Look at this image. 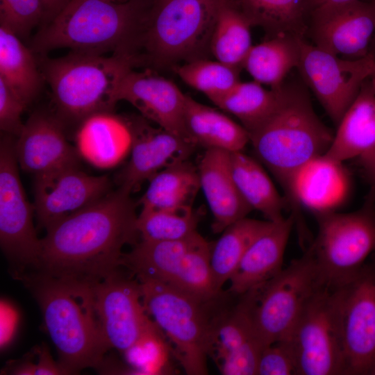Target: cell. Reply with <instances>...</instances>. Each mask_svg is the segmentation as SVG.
<instances>
[{
  "instance_id": "obj_1",
  "label": "cell",
  "mask_w": 375,
  "mask_h": 375,
  "mask_svg": "<svg viewBox=\"0 0 375 375\" xmlns=\"http://www.w3.org/2000/svg\"><path fill=\"white\" fill-rule=\"evenodd\" d=\"M130 196L110 191L49 227L32 272L95 283L119 268L123 248L140 236Z\"/></svg>"
},
{
  "instance_id": "obj_2",
  "label": "cell",
  "mask_w": 375,
  "mask_h": 375,
  "mask_svg": "<svg viewBox=\"0 0 375 375\" xmlns=\"http://www.w3.org/2000/svg\"><path fill=\"white\" fill-rule=\"evenodd\" d=\"M19 279L31 289L41 308L64 374L101 367L110 348L96 307L94 283L38 272Z\"/></svg>"
},
{
  "instance_id": "obj_3",
  "label": "cell",
  "mask_w": 375,
  "mask_h": 375,
  "mask_svg": "<svg viewBox=\"0 0 375 375\" xmlns=\"http://www.w3.org/2000/svg\"><path fill=\"white\" fill-rule=\"evenodd\" d=\"M333 135L315 112L301 78L285 79L279 87L274 110L249 133V143L256 159L283 188L286 200L294 174L310 160L325 154Z\"/></svg>"
},
{
  "instance_id": "obj_4",
  "label": "cell",
  "mask_w": 375,
  "mask_h": 375,
  "mask_svg": "<svg viewBox=\"0 0 375 375\" xmlns=\"http://www.w3.org/2000/svg\"><path fill=\"white\" fill-rule=\"evenodd\" d=\"M147 15L138 0H69L35 35L33 49L41 54L60 48L99 54L133 51Z\"/></svg>"
},
{
  "instance_id": "obj_5",
  "label": "cell",
  "mask_w": 375,
  "mask_h": 375,
  "mask_svg": "<svg viewBox=\"0 0 375 375\" xmlns=\"http://www.w3.org/2000/svg\"><path fill=\"white\" fill-rule=\"evenodd\" d=\"M135 61L134 53L128 51L110 56L71 51L58 58H44L42 76L51 90L58 117L62 122L81 123L94 113L112 111L120 82Z\"/></svg>"
},
{
  "instance_id": "obj_6",
  "label": "cell",
  "mask_w": 375,
  "mask_h": 375,
  "mask_svg": "<svg viewBox=\"0 0 375 375\" xmlns=\"http://www.w3.org/2000/svg\"><path fill=\"white\" fill-rule=\"evenodd\" d=\"M144 306L168 340L172 353L188 375L208 374L207 358L212 305L160 281L137 278Z\"/></svg>"
},
{
  "instance_id": "obj_7",
  "label": "cell",
  "mask_w": 375,
  "mask_h": 375,
  "mask_svg": "<svg viewBox=\"0 0 375 375\" xmlns=\"http://www.w3.org/2000/svg\"><path fill=\"white\" fill-rule=\"evenodd\" d=\"M222 0H158L146 16L140 42L158 65L201 58Z\"/></svg>"
},
{
  "instance_id": "obj_8",
  "label": "cell",
  "mask_w": 375,
  "mask_h": 375,
  "mask_svg": "<svg viewBox=\"0 0 375 375\" xmlns=\"http://www.w3.org/2000/svg\"><path fill=\"white\" fill-rule=\"evenodd\" d=\"M210 255L209 243L196 231L178 240H141L124 253L120 266L137 278L160 281L208 301L222 294L215 288Z\"/></svg>"
},
{
  "instance_id": "obj_9",
  "label": "cell",
  "mask_w": 375,
  "mask_h": 375,
  "mask_svg": "<svg viewBox=\"0 0 375 375\" xmlns=\"http://www.w3.org/2000/svg\"><path fill=\"white\" fill-rule=\"evenodd\" d=\"M318 232L308 246L320 276L331 287L349 281L375 252V190L363 206L350 212L315 215Z\"/></svg>"
},
{
  "instance_id": "obj_10",
  "label": "cell",
  "mask_w": 375,
  "mask_h": 375,
  "mask_svg": "<svg viewBox=\"0 0 375 375\" xmlns=\"http://www.w3.org/2000/svg\"><path fill=\"white\" fill-rule=\"evenodd\" d=\"M324 285L315 258L307 248L303 256L256 287L252 319L262 348L290 335L307 303Z\"/></svg>"
},
{
  "instance_id": "obj_11",
  "label": "cell",
  "mask_w": 375,
  "mask_h": 375,
  "mask_svg": "<svg viewBox=\"0 0 375 375\" xmlns=\"http://www.w3.org/2000/svg\"><path fill=\"white\" fill-rule=\"evenodd\" d=\"M287 339L297 375H344L337 287L324 285L314 294Z\"/></svg>"
},
{
  "instance_id": "obj_12",
  "label": "cell",
  "mask_w": 375,
  "mask_h": 375,
  "mask_svg": "<svg viewBox=\"0 0 375 375\" xmlns=\"http://www.w3.org/2000/svg\"><path fill=\"white\" fill-rule=\"evenodd\" d=\"M15 141L6 134L0 144V243L19 278L36 269L41 239L33 224L34 206L20 180Z\"/></svg>"
},
{
  "instance_id": "obj_13",
  "label": "cell",
  "mask_w": 375,
  "mask_h": 375,
  "mask_svg": "<svg viewBox=\"0 0 375 375\" xmlns=\"http://www.w3.org/2000/svg\"><path fill=\"white\" fill-rule=\"evenodd\" d=\"M337 291L344 375H375V260Z\"/></svg>"
},
{
  "instance_id": "obj_14",
  "label": "cell",
  "mask_w": 375,
  "mask_h": 375,
  "mask_svg": "<svg viewBox=\"0 0 375 375\" xmlns=\"http://www.w3.org/2000/svg\"><path fill=\"white\" fill-rule=\"evenodd\" d=\"M375 57L343 58L301 40L300 78L337 126L374 67Z\"/></svg>"
},
{
  "instance_id": "obj_15",
  "label": "cell",
  "mask_w": 375,
  "mask_h": 375,
  "mask_svg": "<svg viewBox=\"0 0 375 375\" xmlns=\"http://www.w3.org/2000/svg\"><path fill=\"white\" fill-rule=\"evenodd\" d=\"M120 267L95 282L94 292L105 340L124 353L157 325L144 306L139 281Z\"/></svg>"
},
{
  "instance_id": "obj_16",
  "label": "cell",
  "mask_w": 375,
  "mask_h": 375,
  "mask_svg": "<svg viewBox=\"0 0 375 375\" xmlns=\"http://www.w3.org/2000/svg\"><path fill=\"white\" fill-rule=\"evenodd\" d=\"M375 18L366 1L326 5L309 12L306 38L320 49L347 59L372 56Z\"/></svg>"
},
{
  "instance_id": "obj_17",
  "label": "cell",
  "mask_w": 375,
  "mask_h": 375,
  "mask_svg": "<svg viewBox=\"0 0 375 375\" xmlns=\"http://www.w3.org/2000/svg\"><path fill=\"white\" fill-rule=\"evenodd\" d=\"M232 308L214 312L208 354L224 375H253L263 349L254 331L255 288L239 295Z\"/></svg>"
},
{
  "instance_id": "obj_18",
  "label": "cell",
  "mask_w": 375,
  "mask_h": 375,
  "mask_svg": "<svg viewBox=\"0 0 375 375\" xmlns=\"http://www.w3.org/2000/svg\"><path fill=\"white\" fill-rule=\"evenodd\" d=\"M107 176H92L78 165L66 166L35 175L34 210L38 226L47 230L70 214L110 192Z\"/></svg>"
},
{
  "instance_id": "obj_19",
  "label": "cell",
  "mask_w": 375,
  "mask_h": 375,
  "mask_svg": "<svg viewBox=\"0 0 375 375\" xmlns=\"http://www.w3.org/2000/svg\"><path fill=\"white\" fill-rule=\"evenodd\" d=\"M131 134V157L118 176L119 188L131 194L145 181L176 162L188 160L197 146L142 117L126 119Z\"/></svg>"
},
{
  "instance_id": "obj_20",
  "label": "cell",
  "mask_w": 375,
  "mask_h": 375,
  "mask_svg": "<svg viewBox=\"0 0 375 375\" xmlns=\"http://www.w3.org/2000/svg\"><path fill=\"white\" fill-rule=\"evenodd\" d=\"M185 100L186 94L170 80L133 69L122 78L116 93L117 102L130 103L144 118L194 142L185 126Z\"/></svg>"
},
{
  "instance_id": "obj_21",
  "label": "cell",
  "mask_w": 375,
  "mask_h": 375,
  "mask_svg": "<svg viewBox=\"0 0 375 375\" xmlns=\"http://www.w3.org/2000/svg\"><path fill=\"white\" fill-rule=\"evenodd\" d=\"M350 190L349 173L343 162L324 154L310 160L294 174L286 201L299 226L300 206L314 215L336 211L348 199Z\"/></svg>"
},
{
  "instance_id": "obj_22",
  "label": "cell",
  "mask_w": 375,
  "mask_h": 375,
  "mask_svg": "<svg viewBox=\"0 0 375 375\" xmlns=\"http://www.w3.org/2000/svg\"><path fill=\"white\" fill-rule=\"evenodd\" d=\"M15 141L19 167L35 175L54 169L78 165L77 149L67 141L58 116L35 112Z\"/></svg>"
},
{
  "instance_id": "obj_23",
  "label": "cell",
  "mask_w": 375,
  "mask_h": 375,
  "mask_svg": "<svg viewBox=\"0 0 375 375\" xmlns=\"http://www.w3.org/2000/svg\"><path fill=\"white\" fill-rule=\"evenodd\" d=\"M295 224L292 214L269 222L251 243L228 282V291L241 295L274 277L282 269L285 248Z\"/></svg>"
},
{
  "instance_id": "obj_24",
  "label": "cell",
  "mask_w": 375,
  "mask_h": 375,
  "mask_svg": "<svg viewBox=\"0 0 375 375\" xmlns=\"http://www.w3.org/2000/svg\"><path fill=\"white\" fill-rule=\"evenodd\" d=\"M230 153L206 149L197 167L200 188L214 218L212 228L215 233H222L233 223L246 217L252 210L234 181Z\"/></svg>"
},
{
  "instance_id": "obj_25",
  "label": "cell",
  "mask_w": 375,
  "mask_h": 375,
  "mask_svg": "<svg viewBox=\"0 0 375 375\" xmlns=\"http://www.w3.org/2000/svg\"><path fill=\"white\" fill-rule=\"evenodd\" d=\"M76 142L80 156L97 167L109 168L130 149L131 134L125 118L112 111L100 112L80 123Z\"/></svg>"
},
{
  "instance_id": "obj_26",
  "label": "cell",
  "mask_w": 375,
  "mask_h": 375,
  "mask_svg": "<svg viewBox=\"0 0 375 375\" xmlns=\"http://www.w3.org/2000/svg\"><path fill=\"white\" fill-rule=\"evenodd\" d=\"M375 146V91L369 77L337 125L325 156L338 162L358 158Z\"/></svg>"
},
{
  "instance_id": "obj_27",
  "label": "cell",
  "mask_w": 375,
  "mask_h": 375,
  "mask_svg": "<svg viewBox=\"0 0 375 375\" xmlns=\"http://www.w3.org/2000/svg\"><path fill=\"white\" fill-rule=\"evenodd\" d=\"M186 129L192 141L206 149L243 151L249 143L248 131L227 115L186 95Z\"/></svg>"
},
{
  "instance_id": "obj_28",
  "label": "cell",
  "mask_w": 375,
  "mask_h": 375,
  "mask_svg": "<svg viewBox=\"0 0 375 375\" xmlns=\"http://www.w3.org/2000/svg\"><path fill=\"white\" fill-rule=\"evenodd\" d=\"M230 165L236 186L252 210L261 212L269 222L285 218L283 210L288 203L256 158L243 151L231 152Z\"/></svg>"
},
{
  "instance_id": "obj_29",
  "label": "cell",
  "mask_w": 375,
  "mask_h": 375,
  "mask_svg": "<svg viewBox=\"0 0 375 375\" xmlns=\"http://www.w3.org/2000/svg\"><path fill=\"white\" fill-rule=\"evenodd\" d=\"M302 38L292 35H281L267 38L252 46L242 67L260 84L278 88L294 68L301 58Z\"/></svg>"
},
{
  "instance_id": "obj_30",
  "label": "cell",
  "mask_w": 375,
  "mask_h": 375,
  "mask_svg": "<svg viewBox=\"0 0 375 375\" xmlns=\"http://www.w3.org/2000/svg\"><path fill=\"white\" fill-rule=\"evenodd\" d=\"M42 76L31 51L0 26V79L27 106L41 89Z\"/></svg>"
},
{
  "instance_id": "obj_31",
  "label": "cell",
  "mask_w": 375,
  "mask_h": 375,
  "mask_svg": "<svg viewBox=\"0 0 375 375\" xmlns=\"http://www.w3.org/2000/svg\"><path fill=\"white\" fill-rule=\"evenodd\" d=\"M140 199L142 208L192 206L200 188L197 167L188 160L176 162L155 174Z\"/></svg>"
},
{
  "instance_id": "obj_32",
  "label": "cell",
  "mask_w": 375,
  "mask_h": 375,
  "mask_svg": "<svg viewBox=\"0 0 375 375\" xmlns=\"http://www.w3.org/2000/svg\"><path fill=\"white\" fill-rule=\"evenodd\" d=\"M231 1L251 26L261 27L268 38L281 35L306 38L308 13L304 0Z\"/></svg>"
},
{
  "instance_id": "obj_33",
  "label": "cell",
  "mask_w": 375,
  "mask_h": 375,
  "mask_svg": "<svg viewBox=\"0 0 375 375\" xmlns=\"http://www.w3.org/2000/svg\"><path fill=\"white\" fill-rule=\"evenodd\" d=\"M251 24L231 0H222L210 50L215 59L240 69L252 47Z\"/></svg>"
},
{
  "instance_id": "obj_34",
  "label": "cell",
  "mask_w": 375,
  "mask_h": 375,
  "mask_svg": "<svg viewBox=\"0 0 375 375\" xmlns=\"http://www.w3.org/2000/svg\"><path fill=\"white\" fill-rule=\"evenodd\" d=\"M269 221L242 218L228 227L211 248L210 265L215 288H222L228 281L247 249L267 227Z\"/></svg>"
},
{
  "instance_id": "obj_35",
  "label": "cell",
  "mask_w": 375,
  "mask_h": 375,
  "mask_svg": "<svg viewBox=\"0 0 375 375\" xmlns=\"http://www.w3.org/2000/svg\"><path fill=\"white\" fill-rule=\"evenodd\" d=\"M279 87L267 90L256 81H240L213 103L238 118L249 135L274 110L278 101Z\"/></svg>"
},
{
  "instance_id": "obj_36",
  "label": "cell",
  "mask_w": 375,
  "mask_h": 375,
  "mask_svg": "<svg viewBox=\"0 0 375 375\" xmlns=\"http://www.w3.org/2000/svg\"><path fill=\"white\" fill-rule=\"evenodd\" d=\"M197 215L192 206L164 209L141 208L137 229L141 240L172 241L185 238L197 231Z\"/></svg>"
},
{
  "instance_id": "obj_37",
  "label": "cell",
  "mask_w": 375,
  "mask_h": 375,
  "mask_svg": "<svg viewBox=\"0 0 375 375\" xmlns=\"http://www.w3.org/2000/svg\"><path fill=\"white\" fill-rule=\"evenodd\" d=\"M184 83L204 94L212 103L240 82L239 69L218 60L197 58L174 67Z\"/></svg>"
},
{
  "instance_id": "obj_38",
  "label": "cell",
  "mask_w": 375,
  "mask_h": 375,
  "mask_svg": "<svg viewBox=\"0 0 375 375\" xmlns=\"http://www.w3.org/2000/svg\"><path fill=\"white\" fill-rule=\"evenodd\" d=\"M165 335L158 327L144 335L124 354L136 374H160L169 372L172 352Z\"/></svg>"
},
{
  "instance_id": "obj_39",
  "label": "cell",
  "mask_w": 375,
  "mask_h": 375,
  "mask_svg": "<svg viewBox=\"0 0 375 375\" xmlns=\"http://www.w3.org/2000/svg\"><path fill=\"white\" fill-rule=\"evenodd\" d=\"M42 0H0V24L15 35H27L44 17Z\"/></svg>"
},
{
  "instance_id": "obj_40",
  "label": "cell",
  "mask_w": 375,
  "mask_h": 375,
  "mask_svg": "<svg viewBox=\"0 0 375 375\" xmlns=\"http://www.w3.org/2000/svg\"><path fill=\"white\" fill-rule=\"evenodd\" d=\"M257 375H297L295 354L288 339L276 341L263 348Z\"/></svg>"
},
{
  "instance_id": "obj_41",
  "label": "cell",
  "mask_w": 375,
  "mask_h": 375,
  "mask_svg": "<svg viewBox=\"0 0 375 375\" xmlns=\"http://www.w3.org/2000/svg\"><path fill=\"white\" fill-rule=\"evenodd\" d=\"M26 106L0 79V128L10 135L18 136L24 124L22 114Z\"/></svg>"
},
{
  "instance_id": "obj_42",
  "label": "cell",
  "mask_w": 375,
  "mask_h": 375,
  "mask_svg": "<svg viewBox=\"0 0 375 375\" xmlns=\"http://www.w3.org/2000/svg\"><path fill=\"white\" fill-rule=\"evenodd\" d=\"M39 356L38 361L35 363V374H65L58 362L56 363L46 346L36 348Z\"/></svg>"
},
{
  "instance_id": "obj_43",
  "label": "cell",
  "mask_w": 375,
  "mask_h": 375,
  "mask_svg": "<svg viewBox=\"0 0 375 375\" xmlns=\"http://www.w3.org/2000/svg\"><path fill=\"white\" fill-rule=\"evenodd\" d=\"M358 159L365 176L375 190V146Z\"/></svg>"
},
{
  "instance_id": "obj_44",
  "label": "cell",
  "mask_w": 375,
  "mask_h": 375,
  "mask_svg": "<svg viewBox=\"0 0 375 375\" xmlns=\"http://www.w3.org/2000/svg\"><path fill=\"white\" fill-rule=\"evenodd\" d=\"M47 17H54L67 5L69 0H42Z\"/></svg>"
},
{
  "instance_id": "obj_45",
  "label": "cell",
  "mask_w": 375,
  "mask_h": 375,
  "mask_svg": "<svg viewBox=\"0 0 375 375\" xmlns=\"http://www.w3.org/2000/svg\"><path fill=\"white\" fill-rule=\"evenodd\" d=\"M351 1L354 0H304L308 13L312 10L322 6L342 3Z\"/></svg>"
},
{
  "instance_id": "obj_46",
  "label": "cell",
  "mask_w": 375,
  "mask_h": 375,
  "mask_svg": "<svg viewBox=\"0 0 375 375\" xmlns=\"http://www.w3.org/2000/svg\"><path fill=\"white\" fill-rule=\"evenodd\" d=\"M366 1L369 4L375 18V0H366ZM370 53L372 56L375 57V35L372 40Z\"/></svg>"
},
{
  "instance_id": "obj_47",
  "label": "cell",
  "mask_w": 375,
  "mask_h": 375,
  "mask_svg": "<svg viewBox=\"0 0 375 375\" xmlns=\"http://www.w3.org/2000/svg\"><path fill=\"white\" fill-rule=\"evenodd\" d=\"M369 80L375 91V62H374L373 70L369 76Z\"/></svg>"
},
{
  "instance_id": "obj_48",
  "label": "cell",
  "mask_w": 375,
  "mask_h": 375,
  "mask_svg": "<svg viewBox=\"0 0 375 375\" xmlns=\"http://www.w3.org/2000/svg\"><path fill=\"white\" fill-rule=\"evenodd\" d=\"M109 1H115L116 0H109Z\"/></svg>"
}]
</instances>
